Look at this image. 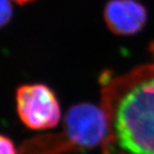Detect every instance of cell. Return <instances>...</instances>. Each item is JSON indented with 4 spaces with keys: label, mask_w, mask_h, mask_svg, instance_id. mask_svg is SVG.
<instances>
[{
    "label": "cell",
    "mask_w": 154,
    "mask_h": 154,
    "mask_svg": "<svg viewBox=\"0 0 154 154\" xmlns=\"http://www.w3.org/2000/svg\"><path fill=\"white\" fill-rule=\"evenodd\" d=\"M107 117L105 154H154V77H135Z\"/></svg>",
    "instance_id": "obj_1"
},
{
    "label": "cell",
    "mask_w": 154,
    "mask_h": 154,
    "mask_svg": "<svg viewBox=\"0 0 154 154\" xmlns=\"http://www.w3.org/2000/svg\"><path fill=\"white\" fill-rule=\"evenodd\" d=\"M104 18L112 32L129 35L142 29L147 13L145 8L136 0H112L105 7Z\"/></svg>",
    "instance_id": "obj_4"
},
{
    "label": "cell",
    "mask_w": 154,
    "mask_h": 154,
    "mask_svg": "<svg viewBox=\"0 0 154 154\" xmlns=\"http://www.w3.org/2000/svg\"><path fill=\"white\" fill-rule=\"evenodd\" d=\"M150 50H151L152 54L154 55V43H153V44H151V46H150Z\"/></svg>",
    "instance_id": "obj_8"
},
{
    "label": "cell",
    "mask_w": 154,
    "mask_h": 154,
    "mask_svg": "<svg viewBox=\"0 0 154 154\" xmlns=\"http://www.w3.org/2000/svg\"><path fill=\"white\" fill-rule=\"evenodd\" d=\"M66 137L79 149H91L107 136L108 117L105 109L93 104L82 103L70 109L65 118Z\"/></svg>",
    "instance_id": "obj_3"
},
{
    "label": "cell",
    "mask_w": 154,
    "mask_h": 154,
    "mask_svg": "<svg viewBox=\"0 0 154 154\" xmlns=\"http://www.w3.org/2000/svg\"><path fill=\"white\" fill-rule=\"evenodd\" d=\"M0 150L1 154H16L12 141L5 136L0 137Z\"/></svg>",
    "instance_id": "obj_6"
},
{
    "label": "cell",
    "mask_w": 154,
    "mask_h": 154,
    "mask_svg": "<svg viewBox=\"0 0 154 154\" xmlns=\"http://www.w3.org/2000/svg\"><path fill=\"white\" fill-rule=\"evenodd\" d=\"M12 14V8L10 4V0H1V25L5 26L11 18Z\"/></svg>",
    "instance_id": "obj_5"
},
{
    "label": "cell",
    "mask_w": 154,
    "mask_h": 154,
    "mask_svg": "<svg viewBox=\"0 0 154 154\" xmlns=\"http://www.w3.org/2000/svg\"><path fill=\"white\" fill-rule=\"evenodd\" d=\"M15 2H17L18 4H25V3H29L34 1V0H14Z\"/></svg>",
    "instance_id": "obj_7"
},
{
    "label": "cell",
    "mask_w": 154,
    "mask_h": 154,
    "mask_svg": "<svg viewBox=\"0 0 154 154\" xmlns=\"http://www.w3.org/2000/svg\"><path fill=\"white\" fill-rule=\"evenodd\" d=\"M17 111L23 123L31 129L55 127L60 120V107L47 85H27L17 91Z\"/></svg>",
    "instance_id": "obj_2"
}]
</instances>
